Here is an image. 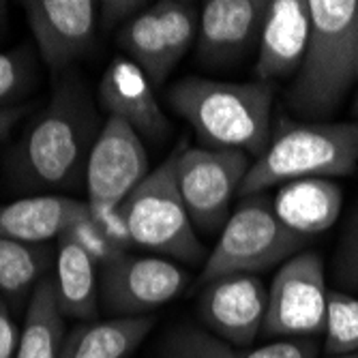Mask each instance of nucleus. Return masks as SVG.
<instances>
[{"instance_id": "obj_31", "label": "nucleus", "mask_w": 358, "mask_h": 358, "mask_svg": "<svg viewBox=\"0 0 358 358\" xmlns=\"http://www.w3.org/2000/svg\"><path fill=\"white\" fill-rule=\"evenodd\" d=\"M144 7L146 3H138V0H103V3H99V13L103 24L110 28L114 24L131 22L144 11Z\"/></svg>"}, {"instance_id": "obj_13", "label": "nucleus", "mask_w": 358, "mask_h": 358, "mask_svg": "<svg viewBox=\"0 0 358 358\" xmlns=\"http://www.w3.org/2000/svg\"><path fill=\"white\" fill-rule=\"evenodd\" d=\"M311 39L309 0H271L259 35L255 73L259 82L296 76Z\"/></svg>"}, {"instance_id": "obj_21", "label": "nucleus", "mask_w": 358, "mask_h": 358, "mask_svg": "<svg viewBox=\"0 0 358 358\" xmlns=\"http://www.w3.org/2000/svg\"><path fill=\"white\" fill-rule=\"evenodd\" d=\"M118 45L129 54L138 67L148 76L152 86H161L174 69L161 24L152 7L144 9L131 22H127L118 35Z\"/></svg>"}, {"instance_id": "obj_24", "label": "nucleus", "mask_w": 358, "mask_h": 358, "mask_svg": "<svg viewBox=\"0 0 358 358\" xmlns=\"http://www.w3.org/2000/svg\"><path fill=\"white\" fill-rule=\"evenodd\" d=\"M152 11L161 24L170 60L176 67V62L185 56L195 37L198 11L193 3H182V0H164V3L152 5Z\"/></svg>"}, {"instance_id": "obj_25", "label": "nucleus", "mask_w": 358, "mask_h": 358, "mask_svg": "<svg viewBox=\"0 0 358 358\" xmlns=\"http://www.w3.org/2000/svg\"><path fill=\"white\" fill-rule=\"evenodd\" d=\"M164 358H230V345L198 329H178L168 337Z\"/></svg>"}, {"instance_id": "obj_26", "label": "nucleus", "mask_w": 358, "mask_h": 358, "mask_svg": "<svg viewBox=\"0 0 358 358\" xmlns=\"http://www.w3.org/2000/svg\"><path fill=\"white\" fill-rule=\"evenodd\" d=\"M64 234H67L73 243H78L99 268L112 264L114 259H118V257L124 253V251L116 249V247L106 238V234L99 230V225H96V223L90 219V213H88L86 217L78 219Z\"/></svg>"}, {"instance_id": "obj_17", "label": "nucleus", "mask_w": 358, "mask_h": 358, "mask_svg": "<svg viewBox=\"0 0 358 358\" xmlns=\"http://www.w3.org/2000/svg\"><path fill=\"white\" fill-rule=\"evenodd\" d=\"M343 206V191L327 178L285 182L275 195V215L287 230L305 238L327 232Z\"/></svg>"}, {"instance_id": "obj_30", "label": "nucleus", "mask_w": 358, "mask_h": 358, "mask_svg": "<svg viewBox=\"0 0 358 358\" xmlns=\"http://www.w3.org/2000/svg\"><path fill=\"white\" fill-rule=\"evenodd\" d=\"M28 82L26 62L15 54H0V101L15 96Z\"/></svg>"}, {"instance_id": "obj_20", "label": "nucleus", "mask_w": 358, "mask_h": 358, "mask_svg": "<svg viewBox=\"0 0 358 358\" xmlns=\"http://www.w3.org/2000/svg\"><path fill=\"white\" fill-rule=\"evenodd\" d=\"M62 343L64 315L58 305L56 281L43 277L32 287L15 358H60Z\"/></svg>"}, {"instance_id": "obj_12", "label": "nucleus", "mask_w": 358, "mask_h": 358, "mask_svg": "<svg viewBox=\"0 0 358 358\" xmlns=\"http://www.w3.org/2000/svg\"><path fill=\"white\" fill-rule=\"evenodd\" d=\"M268 292L255 275L221 277L204 289L200 317L206 327L234 348H249L264 327Z\"/></svg>"}, {"instance_id": "obj_15", "label": "nucleus", "mask_w": 358, "mask_h": 358, "mask_svg": "<svg viewBox=\"0 0 358 358\" xmlns=\"http://www.w3.org/2000/svg\"><path fill=\"white\" fill-rule=\"evenodd\" d=\"M99 101L110 116L124 120L138 136L148 140H161L170 129L152 82L124 56L114 58L106 69L99 82Z\"/></svg>"}, {"instance_id": "obj_7", "label": "nucleus", "mask_w": 358, "mask_h": 358, "mask_svg": "<svg viewBox=\"0 0 358 358\" xmlns=\"http://www.w3.org/2000/svg\"><path fill=\"white\" fill-rule=\"evenodd\" d=\"M249 155L243 150L182 148L176 159V180L191 223L215 232L225 225L230 202L247 172Z\"/></svg>"}, {"instance_id": "obj_22", "label": "nucleus", "mask_w": 358, "mask_h": 358, "mask_svg": "<svg viewBox=\"0 0 358 358\" xmlns=\"http://www.w3.org/2000/svg\"><path fill=\"white\" fill-rule=\"evenodd\" d=\"M50 266V251L43 245H28L0 238V294L24 296L35 287Z\"/></svg>"}, {"instance_id": "obj_35", "label": "nucleus", "mask_w": 358, "mask_h": 358, "mask_svg": "<svg viewBox=\"0 0 358 358\" xmlns=\"http://www.w3.org/2000/svg\"><path fill=\"white\" fill-rule=\"evenodd\" d=\"M333 358H358V354H348V356H333Z\"/></svg>"}, {"instance_id": "obj_10", "label": "nucleus", "mask_w": 358, "mask_h": 358, "mask_svg": "<svg viewBox=\"0 0 358 358\" xmlns=\"http://www.w3.org/2000/svg\"><path fill=\"white\" fill-rule=\"evenodd\" d=\"M99 281L103 307L110 313L131 317L170 303L185 287L187 275L170 259L122 253L101 268Z\"/></svg>"}, {"instance_id": "obj_29", "label": "nucleus", "mask_w": 358, "mask_h": 358, "mask_svg": "<svg viewBox=\"0 0 358 358\" xmlns=\"http://www.w3.org/2000/svg\"><path fill=\"white\" fill-rule=\"evenodd\" d=\"M335 277L345 287H358V217L350 225L335 257Z\"/></svg>"}, {"instance_id": "obj_9", "label": "nucleus", "mask_w": 358, "mask_h": 358, "mask_svg": "<svg viewBox=\"0 0 358 358\" xmlns=\"http://www.w3.org/2000/svg\"><path fill=\"white\" fill-rule=\"evenodd\" d=\"M148 176V155L140 136L124 120L108 116L86 164L88 204L120 206Z\"/></svg>"}, {"instance_id": "obj_19", "label": "nucleus", "mask_w": 358, "mask_h": 358, "mask_svg": "<svg viewBox=\"0 0 358 358\" xmlns=\"http://www.w3.org/2000/svg\"><path fill=\"white\" fill-rule=\"evenodd\" d=\"M155 320L148 315L114 317L78 327L64 337L60 358H127L152 331Z\"/></svg>"}, {"instance_id": "obj_8", "label": "nucleus", "mask_w": 358, "mask_h": 358, "mask_svg": "<svg viewBox=\"0 0 358 358\" xmlns=\"http://www.w3.org/2000/svg\"><path fill=\"white\" fill-rule=\"evenodd\" d=\"M329 289L317 253L305 251L279 268L268 292L264 335L315 337L327 327Z\"/></svg>"}, {"instance_id": "obj_14", "label": "nucleus", "mask_w": 358, "mask_h": 358, "mask_svg": "<svg viewBox=\"0 0 358 358\" xmlns=\"http://www.w3.org/2000/svg\"><path fill=\"white\" fill-rule=\"evenodd\" d=\"M266 0H206L202 5L198 56L206 62L236 60L259 43Z\"/></svg>"}, {"instance_id": "obj_6", "label": "nucleus", "mask_w": 358, "mask_h": 358, "mask_svg": "<svg viewBox=\"0 0 358 358\" xmlns=\"http://www.w3.org/2000/svg\"><path fill=\"white\" fill-rule=\"evenodd\" d=\"M180 146L152 170L120 204L134 245L182 262H200L204 251L178 191L176 159Z\"/></svg>"}, {"instance_id": "obj_18", "label": "nucleus", "mask_w": 358, "mask_h": 358, "mask_svg": "<svg viewBox=\"0 0 358 358\" xmlns=\"http://www.w3.org/2000/svg\"><path fill=\"white\" fill-rule=\"evenodd\" d=\"M56 294L62 315L94 320L99 313L96 264L67 234L58 236L56 249Z\"/></svg>"}, {"instance_id": "obj_1", "label": "nucleus", "mask_w": 358, "mask_h": 358, "mask_svg": "<svg viewBox=\"0 0 358 358\" xmlns=\"http://www.w3.org/2000/svg\"><path fill=\"white\" fill-rule=\"evenodd\" d=\"M168 103L193 127L202 148L259 157L271 144L273 86L268 82L230 84L187 78L170 88Z\"/></svg>"}, {"instance_id": "obj_28", "label": "nucleus", "mask_w": 358, "mask_h": 358, "mask_svg": "<svg viewBox=\"0 0 358 358\" xmlns=\"http://www.w3.org/2000/svg\"><path fill=\"white\" fill-rule=\"evenodd\" d=\"M230 358H317V348L307 339H285L253 350L230 348Z\"/></svg>"}, {"instance_id": "obj_2", "label": "nucleus", "mask_w": 358, "mask_h": 358, "mask_svg": "<svg viewBox=\"0 0 358 358\" xmlns=\"http://www.w3.org/2000/svg\"><path fill=\"white\" fill-rule=\"evenodd\" d=\"M311 39L287 90L305 118L331 116L358 80V0H309Z\"/></svg>"}, {"instance_id": "obj_3", "label": "nucleus", "mask_w": 358, "mask_h": 358, "mask_svg": "<svg viewBox=\"0 0 358 358\" xmlns=\"http://www.w3.org/2000/svg\"><path fill=\"white\" fill-rule=\"evenodd\" d=\"M96 138L90 96L76 73H64L50 106L22 142L20 172L32 187H67L88 164Z\"/></svg>"}, {"instance_id": "obj_34", "label": "nucleus", "mask_w": 358, "mask_h": 358, "mask_svg": "<svg viewBox=\"0 0 358 358\" xmlns=\"http://www.w3.org/2000/svg\"><path fill=\"white\" fill-rule=\"evenodd\" d=\"M5 22H7V5L0 3V30L5 28Z\"/></svg>"}, {"instance_id": "obj_27", "label": "nucleus", "mask_w": 358, "mask_h": 358, "mask_svg": "<svg viewBox=\"0 0 358 358\" xmlns=\"http://www.w3.org/2000/svg\"><path fill=\"white\" fill-rule=\"evenodd\" d=\"M88 213H90V219L99 225V230L116 249L127 253L129 247H134V238H131V232H129V225L120 206L88 204Z\"/></svg>"}, {"instance_id": "obj_4", "label": "nucleus", "mask_w": 358, "mask_h": 358, "mask_svg": "<svg viewBox=\"0 0 358 358\" xmlns=\"http://www.w3.org/2000/svg\"><path fill=\"white\" fill-rule=\"evenodd\" d=\"M356 164L358 122L281 120L268 148L251 164L238 195L249 198L292 180L348 176Z\"/></svg>"}, {"instance_id": "obj_11", "label": "nucleus", "mask_w": 358, "mask_h": 358, "mask_svg": "<svg viewBox=\"0 0 358 358\" xmlns=\"http://www.w3.org/2000/svg\"><path fill=\"white\" fill-rule=\"evenodd\" d=\"M22 7L37 48L54 73L64 71L90 50L99 11L92 0H26Z\"/></svg>"}, {"instance_id": "obj_23", "label": "nucleus", "mask_w": 358, "mask_h": 358, "mask_svg": "<svg viewBox=\"0 0 358 358\" xmlns=\"http://www.w3.org/2000/svg\"><path fill=\"white\" fill-rule=\"evenodd\" d=\"M324 350L331 356L358 354V299L329 289Z\"/></svg>"}, {"instance_id": "obj_33", "label": "nucleus", "mask_w": 358, "mask_h": 358, "mask_svg": "<svg viewBox=\"0 0 358 358\" xmlns=\"http://www.w3.org/2000/svg\"><path fill=\"white\" fill-rule=\"evenodd\" d=\"M28 112L26 106H17V108H0V140L9 138L11 129L15 127V122Z\"/></svg>"}, {"instance_id": "obj_32", "label": "nucleus", "mask_w": 358, "mask_h": 358, "mask_svg": "<svg viewBox=\"0 0 358 358\" xmlns=\"http://www.w3.org/2000/svg\"><path fill=\"white\" fill-rule=\"evenodd\" d=\"M17 343H20V333L11 317L9 305L0 299V358H15Z\"/></svg>"}, {"instance_id": "obj_16", "label": "nucleus", "mask_w": 358, "mask_h": 358, "mask_svg": "<svg viewBox=\"0 0 358 358\" xmlns=\"http://www.w3.org/2000/svg\"><path fill=\"white\" fill-rule=\"evenodd\" d=\"M86 215L88 202L62 198V195L15 200L0 206V238L41 245L64 234Z\"/></svg>"}, {"instance_id": "obj_5", "label": "nucleus", "mask_w": 358, "mask_h": 358, "mask_svg": "<svg viewBox=\"0 0 358 358\" xmlns=\"http://www.w3.org/2000/svg\"><path fill=\"white\" fill-rule=\"evenodd\" d=\"M305 243V236L287 230L279 221L273 202L259 193L249 195L227 217L200 279L213 283L230 275H255L294 255Z\"/></svg>"}]
</instances>
